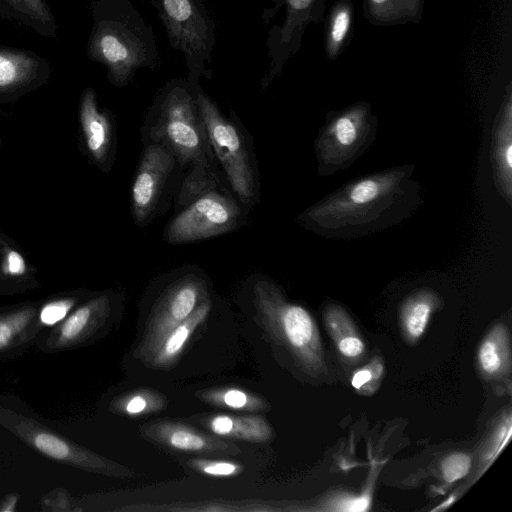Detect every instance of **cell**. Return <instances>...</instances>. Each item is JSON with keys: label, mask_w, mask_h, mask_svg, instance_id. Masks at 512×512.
Wrapping results in <instances>:
<instances>
[{"label": "cell", "mask_w": 512, "mask_h": 512, "mask_svg": "<svg viewBox=\"0 0 512 512\" xmlns=\"http://www.w3.org/2000/svg\"><path fill=\"white\" fill-rule=\"evenodd\" d=\"M415 166L405 164L355 178L305 209L298 221L328 239H356L396 226L423 203Z\"/></svg>", "instance_id": "obj_1"}, {"label": "cell", "mask_w": 512, "mask_h": 512, "mask_svg": "<svg viewBox=\"0 0 512 512\" xmlns=\"http://www.w3.org/2000/svg\"><path fill=\"white\" fill-rule=\"evenodd\" d=\"M255 318L262 329L309 376L326 372L317 324L310 312L292 303L273 282L259 280L253 286Z\"/></svg>", "instance_id": "obj_2"}, {"label": "cell", "mask_w": 512, "mask_h": 512, "mask_svg": "<svg viewBox=\"0 0 512 512\" xmlns=\"http://www.w3.org/2000/svg\"><path fill=\"white\" fill-rule=\"evenodd\" d=\"M89 54L107 68L110 81L117 86L132 80L137 69L154 68L158 63L154 33L127 0H121L116 14L96 23Z\"/></svg>", "instance_id": "obj_3"}, {"label": "cell", "mask_w": 512, "mask_h": 512, "mask_svg": "<svg viewBox=\"0 0 512 512\" xmlns=\"http://www.w3.org/2000/svg\"><path fill=\"white\" fill-rule=\"evenodd\" d=\"M188 79H174L158 96L153 112L152 137L183 164L205 169L209 142L196 101V86Z\"/></svg>", "instance_id": "obj_4"}, {"label": "cell", "mask_w": 512, "mask_h": 512, "mask_svg": "<svg viewBox=\"0 0 512 512\" xmlns=\"http://www.w3.org/2000/svg\"><path fill=\"white\" fill-rule=\"evenodd\" d=\"M160 18L173 48L182 52L189 70L188 80L198 84L210 78L215 43L214 22L203 0H156Z\"/></svg>", "instance_id": "obj_5"}, {"label": "cell", "mask_w": 512, "mask_h": 512, "mask_svg": "<svg viewBox=\"0 0 512 512\" xmlns=\"http://www.w3.org/2000/svg\"><path fill=\"white\" fill-rule=\"evenodd\" d=\"M377 121L366 105H356L327 120L315 141L317 171L329 176L345 171L371 146Z\"/></svg>", "instance_id": "obj_6"}, {"label": "cell", "mask_w": 512, "mask_h": 512, "mask_svg": "<svg viewBox=\"0 0 512 512\" xmlns=\"http://www.w3.org/2000/svg\"><path fill=\"white\" fill-rule=\"evenodd\" d=\"M0 424L42 455L88 472L114 478H131L129 467L76 444L33 418L0 408Z\"/></svg>", "instance_id": "obj_7"}, {"label": "cell", "mask_w": 512, "mask_h": 512, "mask_svg": "<svg viewBox=\"0 0 512 512\" xmlns=\"http://www.w3.org/2000/svg\"><path fill=\"white\" fill-rule=\"evenodd\" d=\"M196 101L209 145L222 165L233 191L242 203L250 204L256 196V185L242 134L235 124L224 117L199 84L196 86Z\"/></svg>", "instance_id": "obj_8"}, {"label": "cell", "mask_w": 512, "mask_h": 512, "mask_svg": "<svg viewBox=\"0 0 512 512\" xmlns=\"http://www.w3.org/2000/svg\"><path fill=\"white\" fill-rule=\"evenodd\" d=\"M208 298V286L200 276L187 274L171 283L151 310L135 357L145 361L163 336Z\"/></svg>", "instance_id": "obj_9"}, {"label": "cell", "mask_w": 512, "mask_h": 512, "mask_svg": "<svg viewBox=\"0 0 512 512\" xmlns=\"http://www.w3.org/2000/svg\"><path fill=\"white\" fill-rule=\"evenodd\" d=\"M240 218L241 209L231 197L209 190L170 221L164 238L176 244L214 237L233 229Z\"/></svg>", "instance_id": "obj_10"}, {"label": "cell", "mask_w": 512, "mask_h": 512, "mask_svg": "<svg viewBox=\"0 0 512 512\" xmlns=\"http://www.w3.org/2000/svg\"><path fill=\"white\" fill-rule=\"evenodd\" d=\"M176 161L163 144L145 147L131 186V208L138 225L146 224L154 213Z\"/></svg>", "instance_id": "obj_11"}, {"label": "cell", "mask_w": 512, "mask_h": 512, "mask_svg": "<svg viewBox=\"0 0 512 512\" xmlns=\"http://www.w3.org/2000/svg\"><path fill=\"white\" fill-rule=\"evenodd\" d=\"M139 431L147 441L175 451L220 457L240 453V447L232 441L180 421L154 420L142 425Z\"/></svg>", "instance_id": "obj_12"}, {"label": "cell", "mask_w": 512, "mask_h": 512, "mask_svg": "<svg viewBox=\"0 0 512 512\" xmlns=\"http://www.w3.org/2000/svg\"><path fill=\"white\" fill-rule=\"evenodd\" d=\"M490 163L494 185L499 195L512 206V102L503 103L490 137Z\"/></svg>", "instance_id": "obj_13"}, {"label": "cell", "mask_w": 512, "mask_h": 512, "mask_svg": "<svg viewBox=\"0 0 512 512\" xmlns=\"http://www.w3.org/2000/svg\"><path fill=\"white\" fill-rule=\"evenodd\" d=\"M110 310L108 295L91 299L61 321L47 345L53 349H65L83 342L105 322Z\"/></svg>", "instance_id": "obj_14"}, {"label": "cell", "mask_w": 512, "mask_h": 512, "mask_svg": "<svg viewBox=\"0 0 512 512\" xmlns=\"http://www.w3.org/2000/svg\"><path fill=\"white\" fill-rule=\"evenodd\" d=\"M191 420L224 439L266 443L273 437L269 422L258 415L205 414Z\"/></svg>", "instance_id": "obj_15"}, {"label": "cell", "mask_w": 512, "mask_h": 512, "mask_svg": "<svg viewBox=\"0 0 512 512\" xmlns=\"http://www.w3.org/2000/svg\"><path fill=\"white\" fill-rule=\"evenodd\" d=\"M442 305V296L428 287L416 289L406 295L399 306L398 318L402 337L407 344L418 343L434 313Z\"/></svg>", "instance_id": "obj_16"}, {"label": "cell", "mask_w": 512, "mask_h": 512, "mask_svg": "<svg viewBox=\"0 0 512 512\" xmlns=\"http://www.w3.org/2000/svg\"><path fill=\"white\" fill-rule=\"evenodd\" d=\"M79 118L90 155L99 165L106 164L112 147V126L109 117L99 110L95 92L90 88L82 95Z\"/></svg>", "instance_id": "obj_17"}, {"label": "cell", "mask_w": 512, "mask_h": 512, "mask_svg": "<svg viewBox=\"0 0 512 512\" xmlns=\"http://www.w3.org/2000/svg\"><path fill=\"white\" fill-rule=\"evenodd\" d=\"M210 310L211 301L208 298L187 319L168 331L145 361L156 369L172 367L178 361L193 333L206 320Z\"/></svg>", "instance_id": "obj_18"}, {"label": "cell", "mask_w": 512, "mask_h": 512, "mask_svg": "<svg viewBox=\"0 0 512 512\" xmlns=\"http://www.w3.org/2000/svg\"><path fill=\"white\" fill-rule=\"evenodd\" d=\"M323 320L334 346L341 358L355 364L366 354V344L349 313L339 304L324 307Z\"/></svg>", "instance_id": "obj_19"}, {"label": "cell", "mask_w": 512, "mask_h": 512, "mask_svg": "<svg viewBox=\"0 0 512 512\" xmlns=\"http://www.w3.org/2000/svg\"><path fill=\"white\" fill-rule=\"evenodd\" d=\"M479 373L488 380H499L510 373L511 345L508 327L498 322L481 340L476 354Z\"/></svg>", "instance_id": "obj_20"}, {"label": "cell", "mask_w": 512, "mask_h": 512, "mask_svg": "<svg viewBox=\"0 0 512 512\" xmlns=\"http://www.w3.org/2000/svg\"><path fill=\"white\" fill-rule=\"evenodd\" d=\"M195 396L210 406L224 409L248 412H260L270 409V404L262 396L235 386L198 390L195 392Z\"/></svg>", "instance_id": "obj_21"}, {"label": "cell", "mask_w": 512, "mask_h": 512, "mask_svg": "<svg viewBox=\"0 0 512 512\" xmlns=\"http://www.w3.org/2000/svg\"><path fill=\"white\" fill-rule=\"evenodd\" d=\"M166 395L152 388H138L114 398L110 411L126 417H142L164 410Z\"/></svg>", "instance_id": "obj_22"}, {"label": "cell", "mask_w": 512, "mask_h": 512, "mask_svg": "<svg viewBox=\"0 0 512 512\" xmlns=\"http://www.w3.org/2000/svg\"><path fill=\"white\" fill-rule=\"evenodd\" d=\"M38 62L31 55L0 50V91H10L28 84L37 72Z\"/></svg>", "instance_id": "obj_23"}, {"label": "cell", "mask_w": 512, "mask_h": 512, "mask_svg": "<svg viewBox=\"0 0 512 512\" xmlns=\"http://www.w3.org/2000/svg\"><path fill=\"white\" fill-rule=\"evenodd\" d=\"M37 310L23 306L0 314V352L24 342L35 326Z\"/></svg>", "instance_id": "obj_24"}, {"label": "cell", "mask_w": 512, "mask_h": 512, "mask_svg": "<svg viewBox=\"0 0 512 512\" xmlns=\"http://www.w3.org/2000/svg\"><path fill=\"white\" fill-rule=\"evenodd\" d=\"M511 431V413L508 410L499 419L481 450L476 478L481 476L491 466L499 453L504 449L510 440Z\"/></svg>", "instance_id": "obj_25"}, {"label": "cell", "mask_w": 512, "mask_h": 512, "mask_svg": "<svg viewBox=\"0 0 512 512\" xmlns=\"http://www.w3.org/2000/svg\"><path fill=\"white\" fill-rule=\"evenodd\" d=\"M32 275V269L15 245L0 236V279L23 281Z\"/></svg>", "instance_id": "obj_26"}, {"label": "cell", "mask_w": 512, "mask_h": 512, "mask_svg": "<svg viewBox=\"0 0 512 512\" xmlns=\"http://www.w3.org/2000/svg\"><path fill=\"white\" fill-rule=\"evenodd\" d=\"M383 374L382 359L374 358L371 362L353 372L351 385L358 393L370 395L378 389Z\"/></svg>", "instance_id": "obj_27"}, {"label": "cell", "mask_w": 512, "mask_h": 512, "mask_svg": "<svg viewBox=\"0 0 512 512\" xmlns=\"http://www.w3.org/2000/svg\"><path fill=\"white\" fill-rule=\"evenodd\" d=\"M190 469L213 477H232L240 474L243 467L229 460L192 458L185 462Z\"/></svg>", "instance_id": "obj_28"}, {"label": "cell", "mask_w": 512, "mask_h": 512, "mask_svg": "<svg viewBox=\"0 0 512 512\" xmlns=\"http://www.w3.org/2000/svg\"><path fill=\"white\" fill-rule=\"evenodd\" d=\"M472 467V456L466 452H452L442 458L440 462V473L443 481L447 484L466 477Z\"/></svg>", "instance_id": "obj_29"}, {"label": "cell", "mask_w": 512, "mask_h": 512, "mask_svg": "<svg viewBox=\"0 0 512 512\" xmlns=\"http://www.w3.org/2000/svg\"><path fill=\"white\" fill-rule=\"evenodd\" d=\"M75 302L74 298H63L48 302L39 312V321L46 326L60 323L67 317Z\"/></svg>", "instance_id": "obj_30"}, {"label": "cell", "mask_w": 512, "mask_h": 512, "mask_svg": "<svg viewBox=\"0 0 512 512\" xmlns=\"http://www.w3.org/2000/svg\"><path fill=\"white\" fill-rule=\"evenodd\" d=\"M12 6L38 20L42 23H48L52 20V14L43 0H8Z\"/></svg>", "instance_id": "obj_31"}, {"label": "cell", "mask_w": 512, "mask_h": 512, "mask_svg": "<svg viewBox=\"0 0 512 512\" xmlns=\"http://www.w3.org/2000/svg\"><path fill=\"white\" fill-rule=\"evenodd\" d=\"M329 510L336 511H366L370 505V495L364 494L358 497L337 496L328 503Z\"/></svg>", "instance_id": "obj_32"}, {"label": "cell", "mask_w": 512, "mask_h": 512, "mask_svg": "<svg viewBox=\"0 0 512 512\" xmlns=\"http://www.w3.org/2000/svg\"><path fill=\"white\" fill-rule=\"evenodd\" d=\"M350 15L346 10H340L334 17L331 28V39L337 44L340 43L348 31Z\"/></svg>", "instance_id": "obj_33"}, {"label": "cell", "mask_w": 512, "mask_h": 512, "mask_svg": "<svg viewBox=\"0 0 512 512\" xmlns=\"http://www.w3.org/2000/svg\"><path fill=\"white\" fill-rule=\"evenodd\" d=\"M18 499H19V495L18 494H9V495H7L2 500V502L0 503V511L1 512H12V511H15Z\"/></svg>", "instance_id": "obj_34"}, {"label": "cell", "mask_w": 512, "mask_h": 512, "mask_svg": "<svg viewBox=\"0 0 512 512\" xmlns=\"http://www.w3.org/2000/svg\"><path fill=\"white\" fill-rule=\"evenodd\" d=\"M313 0H287V5L292 13L307 9Z\"/></svg>", "instance_id": "obj_35"}, {"label": "cell", "mask_w": 512, "mask_h": 512, "mask_svg": "<svg viewBox=\"0 0 512 512\" xmlns=\"http://www.w3.org/2000/svg\"><path fill=\"white\" fill-rule=\"evenodd\" d=\"M375 5H382L384 4L387 0H371Z\"/></svg>", "instance_id": "obj_36"}]
</instances>
